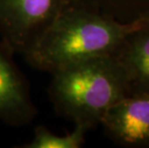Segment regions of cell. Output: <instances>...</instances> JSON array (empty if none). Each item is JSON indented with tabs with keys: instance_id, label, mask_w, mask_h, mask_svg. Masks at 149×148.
<instances>
[{
	"instance_id": "6da1fadb",
	"label": "cell",
	"mask_w": 149,
	"mask_h": 148,
	"mask_svg": "<svg viewBox=\"0 0 149 148\" xmlns=\"http://www.w3.org/2000/svg\"><path fill=\"white\" fill-rule=\"evenodd\" d=\"M144 21L121 22L111 15L66 4L24 59L35 69L52 73L85 60L113 55L125 37Z\"/></svg>"
},
{
	"instance_id": "5b68a950",
	"label": "cell",
	"mask_w": 149,
	"mask_h": 148,
	"mask_svg": "<svg viewBox=\"0 0 149 148\" xmlns=\"http://www.w3.org/2000/svg\"><path fill=\"white\" fill-rule=\"evenodd\" d=\"M100 124L113 142L149 148V95H130L108 110Z\"/></svg>"
},
{
	"instance_id": "277c9868",
	"label": "cell",
	"mask_w": 149,
	"mask_h": 148,
	"mask_svg": "<svg viewBox=\"0 0 149 148\" xmlns=\"http://www.w3.org/2000/svg\"><path fill=\"white\" fill-rule=\"evenodd\" d=\"M15 52L0 38V121L19 128L30 124L39 114L30 84L14 60Z\"/></svg>"
},
{
	"instance_id": "ba28073f",
	"label": "cell",
	"mask_w": 149,
	"mask_h": 148,
	"mask_svg": "<svg viewBox=\"0 0 149 148\" xmlns=\"http://www.w3.org/2000/svg\"><path fill=\"white\" fill-rule=\"evenodd\" d=\"M70 133L59 136L50 132L45 126L39 125L35 128L33 140L21 148H80L85 143L86 134L91 129L84 124H74Z\"/></svg>"
},
{
	"instance_id": "3957f363",
	"label": "cell",
	"mask_w": 149,
	"mask_h": 148,
	"mask_svg": "<svg viewBox=\"0 0 149 148\" xmlns=\"http://www.w3.org/2000/svg\"><path fill=\"white\" fill-rule=\"evenodd\" d=\"M66 4L68 0H0V38L24 57Z\"/></svg>"
},
{
	"instance_id": "52a82bcc",
	"label": "cell",
	"mask_w": 149,
	"mask_h": 148,
	"mask_svg": "<svg viewBox=\"0 0 149 148\" xmlns=\"http://www.w3.org/2000/svg\"><path fill=\"white\" fill-rule=\"evenodd\" d=\"M123 22L149 19V0H68Z\"/></svg>"
},
{
	"instance_id": "8992f818",
	"label": "cell",
	"mask_w": 149,
	"mask_h": 148,
	"mask_svg": "<svg viewBox=\"0 0 149 148\" xmlns=\"http://www.w3.org/2000/svg\"><path fill=\"white\" fill-rule=\"evenodd\" d=\"M113 56L124 72L130 95H149V20L130 32Z\"/></svg>"
},
{
	"instance_id": "7a4b0ae2",
	"label": "cell",
	"mask_w": 149,
	"mask_h": 148,
	"mask_svg": "<svg viewBox=\"0 0 149 148\" xmlns=\"http://www.w3.org/2000/svg\"><path fill=\"white\" fill-rule=\"evenodd\" d=\"M50 74L48 94L55 112L91 130L111 107L130 96L125 74L113 55L75 63Z\"/></svg>"
}]
</instances>
